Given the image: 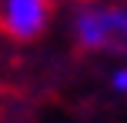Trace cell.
Instances as JSON below:
<instances>
[{
    "mask_svg": "<svg viewBox=\"0 0 127 123\" xmlns=\"http://www.w3.org/2000/svg\"><path fill=\"white\" fill-rule=\"evenodd\" d=\"M114 87H117V90H127V70H121L114 77Z\"/></svg>",
    "mask_w": 127,
    "mask_h": 123,
    "instance_id": "cell-3",
    "label": "cell"
},
{
    "mask_svg": "<svg viewBox=\"0 0 127 123\" xmlns=\"http://www.w3.org/2000/svg\"><path fill=\"white\" fill-rule=\"evenodd\" d=\"M77 40L87 50L97 47H114L127 40V13L117 7H104V10H84L77 17Z\"/></svg>",
    "mask_w": 127,
    "mask_h": 123,
    "instance_id": "cell-2",
    "label": "cell"
},
{
    "mask_svg": "<svg viewBox=\"0 0 127 123\" xmlns=\"http://www.w3.org/2000/svg\"><path fill=\"white\" fill-rule=\"evenodd\" d=\"M54 0H3L0 3V33L17 43H33L47 30Z\"/></svg>",
    "mask_w": 127,
    "mask_h": 123,
    "instance_id": "cell-1",
    "label": "cell"
}]
</instances>
